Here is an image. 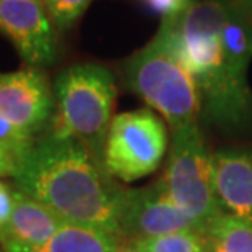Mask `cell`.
I'll return each mask as SVG.
<instances>
[{"mask_svg": "<svg viewBox=\"0 0 252 252\" xmlns=\"http://www.w3.org/2000/svg\"><path fill=\"white\" fill-rule=\"evenodd\" d=\"M13 208V190L8 189L7 184L0 180V228L8 220L10 213Z\"/></svg>", "mask_w": 252, "mask_h": 252, "instance_id": "cell-18", "label": "cell"}, {"mask_svg": "<svg viewBox=\"0 0 252 252\" xmlns=\"http://www.w3.org/2000/svg\"><path fill=\"white\" fill-rule=\"evenodd\" d=\"M0 252H3V251H0Z\"/></svg>", "mask_w": 252, "mask_h": 252, "instance_id": "cell-20", "label": "cell"}, {"mask_svg": "<svg viewBox=\"0 0 252 252\" xmlns=\"http://www.w3.org/2000/svg\"><path fill=\"white\" fill-rule=\"evenodd\" d=\"M146 5L162 17V20H175L187 12L195 0H144Z\"/></svg>", "mask_w": 252, "mask_h": 252, "instance_id": "cell-16", "label": "cell"}, {"mask_svg": "<svg viewBox=\"0 0 252 252\" xmlns=\"http://www.w3.org/2000/svg\"><path fill=\"white\" fill-rule=\"evenodd\" d=\"M205 239L213 252H252V221L223 213L211 224Z\"/></svg>", "mask_w": 252, "mask_h": 252, "instance_id": "cell-12", "label": "cell"}, {"mask_svg": "<svg viewBox=\"0 0 252 252\" xmlns=\"http://www.w3.org/2000/svg\"><path fill=\"white\" fill-rule=\"evenodd\" d=\"M134 244H138L146 252H210L208 241L196 231H184L153 239L136 241Z\"/></svg>", "mask_w": 252, "mask_h": 252, "instance_id": "cell-14", "label": "cell"}, {"mask_svg": "<svg viewBox=\"0 0 252 252\" xmlns=\"http://www.w3.org/2000/svg\"><path fill=\"white\" fill-rule=\"evenodd\" d=\"M13 180L17 190L48 206L64 223L103 229L120 238L125 189L77 139L54 133L34 139Z\"/></svg>", "mask_w": 252, "mask_h": 252, "instance_id": "cell-1", "label": "cell"}, {"mask_svg": "<svg viewBox=\"0 0 252 252\" xmlns=\"http://www.w3.org/2000/svg\"><path fill=\"white\" fill-rule=\"evenodd\" d=\"M172 133L167 169L160 180L170 200L205 238L211 224L224 213L215 191L211 154L198 123Z\"/></svg>", "mask_w": 252, "mask_h": 252, "instance_id": "cell-4", "label": "cell"}, {"mask_svg": "<svg viewBox=\"0 0 252 252\" xmlns=\"http://www.w3.org/2000/svg\"><path fill=\"white\" fill-rule=\"evenodd\" d=\"M213 184L224 213L252 221V149L226 148L211 154Z\"/></svg>", "mask_w": 252, "mask_h": 252, "instance_id": "cell-10", "label": "cell"}, {"mask_svg": "<svg viewBox=\"0 0 252 252\" xmlns=\"http://www.w3.org/2000/svg\"><path fill=\"white\" fill-rule=\"evenodd\" d=\"M125 80L149 108L162 115L172 131L198 120L201 100L195 79L159 33L128 59Z\"/></svg>", "mask_w": 252, "mask_h": 252, "instance_id": "cell-3", "label": "cell"}, {"mask_svg": "<svg viewBox=\"0 0 252 252\" xmlns=\"http://www.w3.org/2000/svg\"><path fill=\"white\" fill-rule=\"evenodd\" d=\"M92 0H41L58 32H67L82 17Z\"/></svg>", "mask_w": 252, "mask_h": 252, "instance_id": "cell-15", "label": "cell"}, {"mask_svg": "<svg viewBox=\"0 0 252 252\" xmlns=\"http://www.w3.org/2000/svg\"><path fill=\"white\" fill-rule=\"evenodd\" d=\"M34 139L0 115V179H15Z\"/></svg>", "mask_w": 252, "mask_h": 252, "instance_id": "cell-13", "label": "cell"}, {"mask_svg": "<svg viewBox=\"0 0 252 252\" xmlns=\"http://www.w3.org/2000/svg\"><path fill=\"white\" fill-rule=\"evenodd\" d=\"M122 239L103 229L64 223L56 234L34 252H118Z\"/></svg>", "mask_w": 252, "mask_h": 252, "instance_id": "cell-11", "label": "cell"}, {"mask_svg": "<svg viewBox=\"0 0 252 252\" xmlns=\"http://www.w3.org/2000/svg\"><path fill=\"white\" fill-rule=\"evenodd\" d=\"M54 108V94L43 70L28 67L0 72V115L25 134L36 139Z\"/></svg>", "mask_w": 252, "mask_h": 252, "instance_id": "cell-8", "label": "cell"}, {"mask_svg": "<svg viewBox=\"0 0 252 252\" xmlns=\"http://www.w3.org/2000/svg\"><path fill=\"white\" fill-rule=\"evenodd\" d=\"M221 2H223V0H221Z\"/></svg>", "mask_w": 252, "mask_h": 252, "instance_id": "cell-21", "label": "cell"}, {"mask_svg": "<svg viewBox=\"0 0 252 252\" xmlns=\"http://www.w3.org/2000/svg\"><path fill=\"white\" fill-rule=\"evenodd\" d=\"M39 2H41V0H39Z\"/></svg>", "mask_w": 252, "mask_h": 252, "instance_id": "cell-22", "label": "cell"}, {"mask_svg": "<svg viewBox=\"0 0 252 252\" xmlns=\"http://www.w3.org/2000/svg\"><path fill=\"white\" fill-rule=\"evenodd\" d=\"M0 32L30 67L56 61L58 30L39 0H0Z\"/></svg>", "mask_w": 252, "mask_h": 252, "instance_id": "cell-7", "label": "cell"}, {"mask_svg": "<svg viewBox=\"0 0 252 252\" xmlns=\"http://www.w3.org/2000/svg\"><path fill=\"white\" fill-rule=\"evenodd\" d=\"M64 221L38 200L13 190V208L0 228L3 252H34L56 234Z\"/></svg>", "mask_w": 252, "mask_h": 252, "instance_id": "cell-9", "label": "cell"}, {"mask_svg": "<svg viewBox=\"0 0 252 252\" xmlns=\"http://www.w3.org/2000/svg\"><path fill=\"white\" fill-rule=\"evenodd\" d=\"M229 15L238 18L252 33V0H223Z\"/></svg>", "mask_w": 252, "mask_h": 252, "instance_id": "cell-17", "label": "cell"}, {"mask_svg": "<svg viewBox=\"0 0 252 252\" xmlns=\"http://www.w3.org/2000/svg\"><path fill=\"white\" fill-rule=\"evenodd\" d=\"M118 252H146V251L141 249L139 246L134 244V243H129V241H122Z\"/></svg>", "mask_w": 252, "mask_h": 252, "instance_id": "cell-19", "label": "cell"}, {"mask_svg": "<svg viewBox=\"0 0 252 252\" xmlns=\"http://www.w3.org/2000/svg\"><path fill=\"white\" fill-rule=\"evenodd\" d=\"M118 228L122 241L131 243L196 231L193 223L170 200L162 180L143 189H125Z\"/></svg>", "mask_w": 252, "mask_h": 252, "instance_id": "cell-6", "label": "cell"}, {"mask_svg": "<svg viewBox=\"0 0 252 252\" xmlns=\"http://www.w3.org/2000/svg\"><path fill=\"white\" fill-rule=\"evenodd\" d=\"M53 94L56 113L51 133L77 139L103 165L105 141L117 100L112 70L95 63L69 65L58 74Z\"/></svg>", "mask_w": 252, "mask_h": 252, "instance_id": "cell-2", "label": "cell"}, {"mask_svg": "<svg viewBox=\"0 0 252 252\" xmlns=\"http://www.w3.org/2000/svg\"><path fill=\"white\" fill-rule=\"evenodd\" d=\"M167 151V128L151 108L113 117L103 151V167L113 179L134 182L153 174Z\"/></svg>", "mask_w": 252, "mask_h": 252, "instance_id": "cell-5", "label": "cell"}]
</instances>
